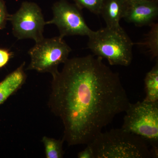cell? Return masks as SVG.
<instances>
[{
	"instance_id": "6da1fadb",
	"label": "cell",
	"mask_w": 158,
	"mask_h": 158,
	"mask_svg": "<svg viewBox=\"0 0 158 158\" xmlns=\"http://www.w3.org/2000/svg\"><path fill=\"white\" fill-rule=\"evenodd\" d=\"M52 75L48 106L69 146L88 144L130 104L118 73L89 55L68 59Z\"/></svg>"
},
{
	"instance_id": "7a4b0ae2",
	"label": "cell",
	"mask_w": 158,
	"mask_h": 158,
	"mask_svg": "<svg viewBox=\"0 0 158 158\" xmlns=\"http://www.w3.org/2000/svg\"><path fill=\"white\" fill-rule=\"evenodd\" d=\"M88 145L92 150L93 158H154L144 139L122 128L101 132Z\"/></svg>"
},
{
	"instance_id": "3957f363",
	"label": "cell",
	"mask_w": 158,
	"mask_h": 158,
	"mask_svg": "<svg viewBox=\"0 0 158 158\" xmlns=\"http://www.w3.org/2000/svg\"><path fill=\"white\" fill-rule=\"evenodd\" d=\"M88 37V48L95 56L112 65L128 66L131 63L134 43L121 26L92 31Z\"/></svg>"
},
{
	"instance_id": "277c9868",
	"label": "cell",
	"mask_w": 158,
	"mask_h": 158,
	"mask_svg": "<svg viewBox=\"0 0 158 158\" xmlns=\"http://www.w3.org/2000/svg\"><path fill=\"white\" fill-rule=\"evenodd\" d=\"M125 113L122 128L144 139L151 145L154 158H158V102L130 103Z\"/></svg>"
},
{
	"instance_id": "5b68a950",
	"label": "cell",
	"mask_w": 158,
	"mask_h": 158,
	"mask_svg": "<svg viewBox=\"0 0 158 158\" xmlns=\"http://www.w3.org/2000/svg\"><path fill=\"white\" fill-rule=\"evenodd\" d=\"M71 51L61 36L44 37L29 50L31 62L26 69L42 73H49L52 75L59 71L60 64L67 61Z\"/></svg>"
},
{
	"instance_id": "8992f818",
	"label": "cell",
	"mask_w": 158,
	"mask_h": 158,
	"mask_svg": "<svg viewBox=\"0 0 158 158\" xmlns=\"http://www.w3.org/2000/svg\"><path fill=\"white\" fill-rule=\"evenodd\" d=\"M9 20L17 39H31L37 42L44 37L46 22L41 9L36 3L23 2L15 13L9 15Z\"/></svg>"
},
{
	"instance_id": "52a82bcc",
	"label": "cell",
	"mask_w": 158,
	"mask_h": 158,
	"mask_svg": "<svg viewBox=\"0 0 158 158\" xmlns=\"http://www.w3.org/2000/svg\"><path fill=\"white\" fill-rule=\"evenodd\" d=\"M53 18L46 22V24L55 25L61 37L66 36H89L92 30L86 23L82 13L75 4L66 0H59L53 6Z\"/></svg>"
},
{
	"instance_id": "ba28073f",
	"label": "cell",
	"mask_w": 158,
	"mask_h": 158,
	"mask_svg": "<svg viewBox=\"0 0 158 158\" xmlns=\"http://www.w3.org/2000/svg\"><path fill=\"white\" fill-rule=\"evenodd\" d=\"M158 15V0H151L128 3L123 19L136 26L143 27L154 22Z\"/></svg>"
},
{
	"instance_id": "9c48e42d",
	"label": "cell",
	"mask_w": 158,
	"mask_h": 158,
	"mask_svg": "<svg viewBox=\"0 0 158 158\" xmlns=\"http://www.w3.org/2000/svg\"><path fill=\"white\" fill-rule=\"evenodd\" d=\"M128 5L126 0H103L100 15L104 20L106 27L120 26L119 22L124 17Z\"/></svg>"
},
{
	"instance_id": "30bf717a",
	"label": "cell",
	"mask_w": 158,
	"mask_h": 158,
	"mask_svg": "<svg viewBox=\"0 0 158 158\" xmlns=\"http://www.w3.org/2000/svg\"><path fill=\"white\" fill-rule=\"evenodd\" d=\"M145 97L144 100L158 102V62L148 72L144 78Z\"/></svg>"
},
{
	"instance_id": "8fae6325",
	"label": "cell",
	"mask_w": 158,
	"mask_h": 158,
	"mask_svg": "<svg viewBox=\"0 0 158 158\" xmlns=\"http://www.w3.org/2000/svg\"><path fill=\"white\" fill-rule=\"evenodd\" d=\"M62 140H57L55 138H48L44 136L42 138V142L45 149L46 157L47 158H62L64 152L63 149Z\"/></svg>"
},
{
	"instance_id": "7c38bea8",
	"label": "cell",
	"mask_w": 158,
	"mask_h": 158,
	"mask_svg": "<svg viewBox=\"0 0 158 158\" xmlns=\"http://www.w3.org/2000/svg\"><path fill=\"white\" fill-rule=\"evenodd\" d=\"M150 30L147 34L144 42L138 44L145 46L152 59H157L158 56V24L153 23L149 25Z\"/></svg>"
},
{
	"instance_id": "4fadbf2b",
	"label": "cell",
	"mask_w": 158,
	"mask_h": 158,
	"mask_svg": "<svg viewBox=\"0 0 158 158\" xmlns=\"http://www.w3.org/2000/svg\"><path fill=\"white\" fill-rule=\"evenodd\" d=\"M103 0H74L76 6L81 10L87 9L94 14L99 15Z\"/></svg>"
},
{
	"instance_id": "5bb4252c",
	"label": "cell",
	"mask_w": 158,
	"mask_h": 158,
	"mask_svg": "<svg viewBox=\"0 0 158 158\" xmlns=\"http://www.w3.org/2000/svg\"><path fill=\"white\" fill-rule=\"evenodd\" d=\"M9 16L5 2L3 0H0V30L5 28Z\"/></svg>"
},
{
	"instance_id": "9a60e30c",
	"label": "cell",
	"mask_w": 158,
	"mask_h": 158,
	"mask_svg": "<svg viewBox=\"0 0 158 158\" xmlns=\"http://www.w3.org/2000/svg\"><path fill=\"white\" fill-rule=\"evenodd\" d=\"M11 56L12 54L9 50L0 48V68L8 64Z\"/></svg>"
},
{
	"instance_id": "2e32d148",
	"label": "cell",
	"mask_w": 158,
	"mask_h": 158,
	"mask_svg": "<svg viewBox=\"0 0 158 158\" xmlns=\"http://www.w3.org/2000/svg\"><path fill=\"white\" fill-rule=\"evenodd\" d=\"M77 157L79 158H93V154L92 150L89 145L87 144V147L84 150L78 153Z\"/></svg>"
},
{
	"instance_id": "e0dca14e",
	"label": "cell",
	"mask_w": 158,
	"mask_h": 158,
	"mask_svg": "<svg viewBox=\"0 0 158 158\" xmlns=\"http://www.w3.org/2000/svg\"><path fill=\"white\" fill-rule=\"evenodd\" d=\"M128 3L135 2H141V1H151V0H126Z\"/></svg>"
}]
</instances>
